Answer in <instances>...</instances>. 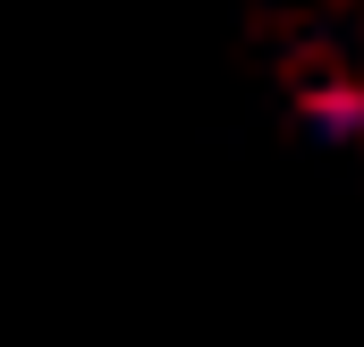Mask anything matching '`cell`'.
Returning a JSON list of instances; mask_svg holds the SVG:
<instances>
[{
    "label": "cell",
    "instance_id": "1",
    "mask_svg": "<svg viewBox=\"0 0 364 347\" xmlns=\"http://www.w3.org/2000/svg\"><path fill=\"white\" fill-rule=\"evenodd\" d=\"M305 119H314V136L356 144V136H364V93H356V85H322L314 102H305Z\"/></svg>",
    "mask_w": 364,
    "mask_h": 347
}]
</instances>
